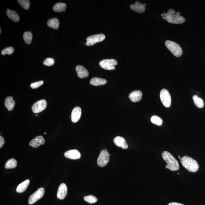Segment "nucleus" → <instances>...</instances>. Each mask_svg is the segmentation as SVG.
<instances>
[{
	"label": "nucleus",
	"instance_id": "obj_1",
	"mask_svg": "<svg viewBox=\"0 0 205 205\" xmlns=\"http://www.w3.org/2000/svg\"><path fill=\"white\" fill-rule=\"evenodd\" d=\"M180 13L178 11L176 13L174 10L170 9L167 13H164L161 14L162 18L165 19L170 23L181 24L185 21V19L180 15Z\"/></svg>",
	"mask_w": 205,
	"mask_h": 205
},
{
	"label": "nucleus",
	"instance_id": "obj_2",
	"mask_svg": "<svg viewBox=\"0 0 205 205\" xmlns=\"http://www.w3.org/2000/svg\"><path fill=\"white\" fill-rule=\"evenodd\" d=\"M162 156L167 164L166 168L172 171H177L179 170L180 167L178 161L169 152H163L162 153Z\"/></svg>",
	"mask_w": 205,
	"mask_h": 205
},
{
	"label": "nucleus",
	"instance_id": "obj_3",
	"mask_svg": "<svg viewBox=\"0 0 205 205\" xmlns=\"http://www.w3.org/2000/svg\"><path fill=\"white\" fill-rule=\"evenodd\" d=\"M180 162L182 165L190 172L195 173L199 169V166L198 162L194 159L187 156L182 157L180 159Z\"/></svg>",
	"mask_w": 205,
	"mask_h": 205
},
{
	"label": "nucleus",
	"instance_id": "obj_4",
	"mask_svg": "<svg viewBox=\"0 0 205 205\" xmlns=\"http://www.w3.org/2000/svg\"><path fill=\"white\" fill-rule=\"evenodd\" d=\"M166 47L175 56L179 57L183 54L181 47L178 43L170 40H166L165 43Z\"/></svg>",
	"mask_w": 205,
	"mask_h": 205
},
{
	"label": "nucleus",
	"instance_id": "obj_5",
	"mask_svg": "<svg viewBox=\"0 0 205 205\" xmlns=\"http://www.w3.org/2000/svg\"><path fill=\"white\" fill-rule=\"evenodd\" d=\"M160 98L162 102L165 107H170L171 105V97L169 92L166 89H163L160 92Z\"/></svg>",
	"mask_w": 205,
	"mask_h": 205
},
{
	"label": "nucleus",
	"instance_id": "obj_6",
	"mask_svg": "<svg viewBox=\"0 0 205 205\" xmlns=\"http://www.w3.org/2000/svg\"><path fill=\"white\" fill-rule=\"evenodd\" d=\"M105 38V36L103 34H98L89 36L86 39V45L91 46L97 43L102 42Z\"/></svg>",
	"mask_w": 205,
	"mask_h": 205
},
{
	"label": "nucleus",
	"instance_id": "obj_7",
	"mask_svg": "<svg viewBox=\"0 0 205 205\" xmlns=\"http://www.w3.org/2000/svg\"><path fill=\"white\" fill-rule=\"evenodd\" d=\"M109 154L106 149L101 151L97 160V164L99 166L103 167L108 163L109 161Z\"/></svg>",
	"mask_w": 205,
	"mask_h": 205
},
{
	"label": "nucleus",
	"instance_id": "obj_8",
	"mask_svg": "<svg viewBox=\"0 0 205 205\" xmlns=\"http://www.w3.org/2000/svg\"><path fill=\"white\" fill-rule=\"evenodd\" d=\"M117 64V61L114 59H105L99 62V65L101 68L109 70H115V65Z\"/></svg>",
	"mask_w": 205,
	"mask_h": 205
},
{
	"label": "nucleus",
	"instance_id": "obj_9",
	"mask_svg": "<svg viewBox=\"0 0 205 205\" xmlns=\"http://www.w3.org/2000/svg\"><path fill=\"white\" fill-rule=\"evenodd\" d=\"M45 194V189L43 188H40L38 189L35 192L31 195L29 198L28 203L32 205L40 199Z\"/></svg>",
	"mask_w": 205,
	"mask_h": 205
},
{
	"label": "nucleus",
	"instance_id": "obj_10",
	"mask_svg": "<svg viewBox=\"0 0 205 205\" xmlns=\"http://www.w3.org/2000/svg\"><path fill=\"white\" fill-rule=\"evenodd\" d=\"M47 105L46 100L43 99L37 101L33 105L32 109L34 113H38L42 112L46 109Z\"/></svg>",
	"mask_w": 205,
	"mask_h": 205
},
{
	"label": "nucleus",
	"instance_id": "obj_11",
	"mask_svg": "<svg viewBox=\"0 0 205 205\" xmlns=\"http://www.w3.org/2000/svg\"><path fill=\"white\" fill-rule=\"evenodd\" d=\"M45 141L42 136L37 137L32 139L29 143V146L34 148H37L45 143Z\"/></svg>",
	"mask_w": 205,
	"mask_h": 205
},
{
	"label": "nucleus",
	"instance_id": "obj_12",
	"mask_svg": "<svg viewBox=\"0 0 205 205\" xmlns=\"http://www.w3.org/2000/svg\"><path fill=\"white\" fill-rule=\"evenodd\" d=\"M81 109L79 107H75L72 111L71 119L72 122L76 123L80 120L81 115Z\"/></svg>",
	"mask_w": 205,
	"mask_h": 205
},
{
	"label": "nucleus",
	"instance_id": "obj_13",
	"mask_svg": "<svg viewBox=\"0 0 205 205\" xmlns=\"http://www.w3.org/2000/svg\"><path fill=\"white\" fill-rule=\"evenodd\" d=\"M67 193V187L66 184L62 183L58 188L57 193V197L58 199L62 200L64 199Z\"/></svg>",
	"mask_w": 205,
	"mask_h": 205
},
{
	"label": "nucleus",
	"instance_id": "obj_14",
	"mask_svg": "<svg viewBox=\"0 0 205 205\" xmlns=\"http://www.w3.org/2000/svg\"><path fill=\"white\" fill-rule=\"evenodd\" d=\"M64 156L67 158L76 160L80 158L81 155L78 151L76 150H71L65 152Z\"/></svg>",
	"mask_w": 205,
	"mask_h": 205
},
{
	"label": "nucleus",
	"instance_id": "obj_15",
	"mask_svg": "<svg viewBox=\"0 0 205 205\" xmlns=\"http://www.w3.org/2000/svg\"><path fill=\"white\" fill-rule=\"evenodd\" d=\"M76 71L78 76L80 78L83 79L87 78L89 75L88 70L82 65H77L76 67Z\"/></svg>",
	"mask_w": 205,
	"mask_h": 205
},
{
	"label": "nucleus",
	"instance_id": "obj_16",
	"mask_svg": "<svg viewBox=\"0 0 205 205\" xmlns=\"http://www.w3.org/2000/svg\"><path fill=\"white\" fill-rule=\"evenodd\" d=\"M114 142L118 147H121L123 149L128 148V145L124 137L118 136L114 139Z\"/></svg>",
	"mask_w": 205,
	"mask_h": 205
},
{
	"label": "nucleus",
	"instance_id": "obj_17",
	"mask_svg": "<svg viewBox=\"0 0 205 205\" xmlns=\"http://www.w3.org/2000/svg\"><path fill=\"white\" fill-rule=\"evenodd\" d=\"M142 96L141 92L140 91H135L130 93L129 98L132 102H137L142 99Z\"/></svg>",
	"mask_w": 205,
	"mask_h": 205
},
{
	"label": "nucleus",
	"instance_id": "obj_18",
	"mask_svg": "<svg viewBox=\"0 0 205 205\" xmlns=\"http://www.w3.org/2000/svg\"><path fill=\"white\" fill-rule=\"evenodd\" d=\"M130 8L133 10L139 13L144 12L146 9L145 6L139 1H136L134 4L131 5Z\"/></svg>",
	"mask_w": 205,
	"mask_h": 205
},
{
	"label": "nucleus",
	"instance_id": "obj_19",
	"mask_svg": "<svg viewBox=\"0 0 205 205\" xmlns=\"http://www.w3.org/2000/svg\"><path fill=\"white\" fill-rule=\"evenodd\" d=\"M90 83L92 86H97L105 84L107 81L104 79L95 77L92 79Z\"/></svg>",
	"mask_w": 205,
	"mask_h": 205
},
{
	"label": "nucleus",
	"instance_id": "obj_20",
	"mask_svg": "<svg viewBox=\"0 0 205 205\" xmlns=\"http://www.w3.org/2000/svg\"><path fill=\"white\" fill-rule=\"evenodd\" d=\"M6 15L8 17L14 22H17L20 20V18L15 11L8 9L6 10Z\"/></svg>",
	"mask_w": 205,
	"mask_h": 205
},
{
	"label": "nucleus",
	"instance_id": "obj_21",
	"mask_svg": "<svg viewBox=\"0 0 205 205\" xmlns=\"http://www.w3.org/2000/svg\"><path fill=\"white\" fill-rule=\"evenodd\" d=\"M5 105L9 111H12L15 105V101L12 96L6 97L5 101Z\"/></svg>",
	"mask_w": 205,
	"mask_h": 205
},
{
	"label": "nucleus",
	"instance_id": "obj_22",
	"mask_svg": "<svg viewBox=\"0 0 205 205\" xmlns=\"http://www.w3.org/2000/svg\"><path fill=\"white\" fill-rule=\"evenodd\" d=\"M30 183V180L27 179L19 184L16 188V191L18 193H22L25 191L27 189Z\"/></svg>",
	"mask_w": 205,
	"mask_h": 205
},
{
	"label": "nucleus",
	"instance_id": "obj_23",
	"mask_svg": "<svg viewBox=\"0 0 205 205\" xmlns=\"http://www.w3.org/2000/svg\"><path fill=\"white\" fill-rule=\"evenodd\" d=\"M47 25L49 27L52 28L54 29H57L60 25V22L59 19L56 18L49 19L47 23Z\"/></svg>",
	"mask_w": 205,
	"mask_h": 205
},
{
	"label": "nucleus",
	"instance_id": "obj_24",
	"mask_svg": "<svg viewBox=\"0 0 205 205\" xmlns=\"http://www.w3.org/2000/svg\"><path fill=\"white\" fill-rule=\"evenodd\" d=\"M67 8L66 4L63 3L59 2L55 4L53 7V10L56 12H61L65 11Z\"/></svg>",
	"mask_w": 205,
	"mask_h": 205
},
{
	"label": "nucleus",
	"instance_id": "obj_25",
	"mask_svg": "<svg viewBox=\"0 0 205 205\" xmlns=\"http://www.w3.org/2000/svg\"><path fill=\"white\" fill-rule=\"evenodd\" d=\"M17 165V161L14 158H11L6 162L5 168L6 169L15 168Z\"/></svg>",
	"mask_w": 205,
	"mask_h": 205
},
{
	"label": "nucleus",
	"instance_id": "obj_26",
	"mask_svg": "<svg viewBox=\"0 0 205 205\" xmlns=\"http://www.w3.org/2000/svg\"><path fill=\"white\" fill-rule=\"evenodd\" d=\"M193 99L194 104L197 107L199 108H201L204 107V101L201 98L198 97L197 95H195L193 96Z\"/></svg>",
	"mask_w": 205,
	"mask_h": 205
},
{
	"label": "nucleus",
	"instance_id": "obj_27",
	"mask_svg": "<svg viewBox=\"0 0 205 205\" xmlns=\"http://www.w3.org/2000/svg\"><path fill=\"white\" fill-rule=\"evenodd\" d=\"M33 35L31 31L24 32L23 39L24 42L27 44H30L32 40Z\"/></svg>",
	"mask_w": 205,
	"mask_h": 205
},
{
	"label": "nucleus",
	"instance_id": "obj_28",
	"mask_svg": "<svg viewBox=\"0 0 205 205\" xmlns=\"http://www.w3.org/2000/svg\"><path fill=\"white\" fill-rule=\"evenodd\" d=\"M18 2L21 7L24 9L26 10L29 9L30 5V1L28 0H18Z\"/></svg>",
	"mask_w": 205,
	"mask_h": 205
},
{
	"label": "nucleus",
	"instance_id": "obj_29",
	"mask_svg": "<svg viewBox=\"0 0 205 205\" xmlns=\"http://www.w3.org/2000/svg\"><path fill=\"white\" fill-rule=\"evenodd\" d=\"M150 120L154 124L158 126L161 125L163 123V120L161 118L157 116H152Z\"/></svg>",
	"mask_w": 205,
	"mask_h": 205
},
{
	"label": "nucleus",
	"instance_id": "obj_30",
	"mask_svg": "<svg viewBox=\"0 0 205 205\" xmlns=\"http://www.w3.org/2000/svg\"><path fill=\"white\" fill-rule=\"evenodd\" d=\"M84 199L87 202L90 203V204H93V203H96L97 201V198L96 196L91 195L84 197Z\"/></svg>",
	"mask_w": 205,
	"mask_h": 205
},
{
	"label": "nucleus",
	"instance_id": "obj_31",
	"mask_svg": "<svg viewBox=\"0 0 205 205\" xmlns=\"http://www.w3.org/2000/svg\"><path fill=\"white\" fill-rule=\"evenodd\" d=\"M14 51V48L12 47H6V48L3 50L1 52V54L3 55H11Z\"/></svg>",
	"mask_w": 205,
	"mask_h": 205
},
{
	"label": "nucleus",
	"instance_id": "obj_32",
	"mask_svg": "<svg viewBox=\"0 0 205 205\" xmlns=\"http://www.w3.org/2000/svg\"><path fill=\"white\" fill-rule=\"evenodd\" d=\"M55 63V60L51 58H47L43 61V65L45 66H51Z\"/></svg>",
	"mask_w": 205,
	"mask_h": 205
},
{
	"label": "nucleus",
	"instance_id": "obj_33",
	"mask_svg": "<svg viewBox=\"0 0 205 205\" xmlns=\"http://www.w3.org/2000/svg\"><path fill=\"white\" fill-rule=\"evenodd\" d=\"M44 81H40L38 82H36L35 83H32L31 84V87L33 89H35L38 88L39 87L41 86L43 84Z\"/></svg>",
	"mask_w": 205,
	"mask_h": 205
},
{
	"label": "nucleus",
	"instance_id": "obj_34",
	"mask_svg": "<svg viewBox=\"0 0 205 205\" xmlns=\"http://www.w3.org/2000/svg\"><path fill=\"white\" fill-rule=\"evenodd\" d=\"M5 144V140L4 137L0 136V148H1Z\"/></svg>",
	"mask_w": 205,
	"mask_h": 205
},
{
	"label": "nucleus",
	"instance_id": "obj_35",
	"mask_svg": "<svg viewBox=\"0 0 205 205\" xmlns=\"http://www.w3.org/2000/svg\"><path fill=\"white\" fill-rule=\"evenodd\" d=\"M168 205H184V204H181V203H170L168 204Z\"/></svg>",
	"mask_w": 205,
	"mask_h": 205
},
{
	"label": "nucleus",
	"instance_id": "obj_36",
	"mask_svg": "<svg viewBox=\"0 0 205 205\" xmlns=\"http://www.w3.org/2000/svg\"><path fill=\"white\" fill-rule=\"evenodd\" d=\"M143 5L144 6H145H145H146V4H143Z\"/></svg>",
	"mask_w": 205,
	"mask_h": 205
},
{
	"label": "nucleus",
	"instance_id": "obj_37",
	"mask_svg": "<svg viewBox=\"0 0 205 205\" xmlns=\"http://www.w3.org/2000/svg\"><path fill=\"white\" fill-rule=\"evenodd\" d=\"M0 31H0V32H0V33L1 34V29H0Z\"/></svg>",
	"mask_w": 205,
	"mask_h": 205
},
{
	"label": "nucleus",
	"instance_id": "obj_38",
	"mask_svg": "<svg viewBox=\"0 0 205 205\" xmlns=\"http://www.w3.org/2000/svg\"><path fill=\"white\" fill-rule=\"evenodd\" d=\"M45 133V134H46V133Z\"/></svg>",
	"mask_w": 205,
	"mask_h": 205
}]
</instances>
